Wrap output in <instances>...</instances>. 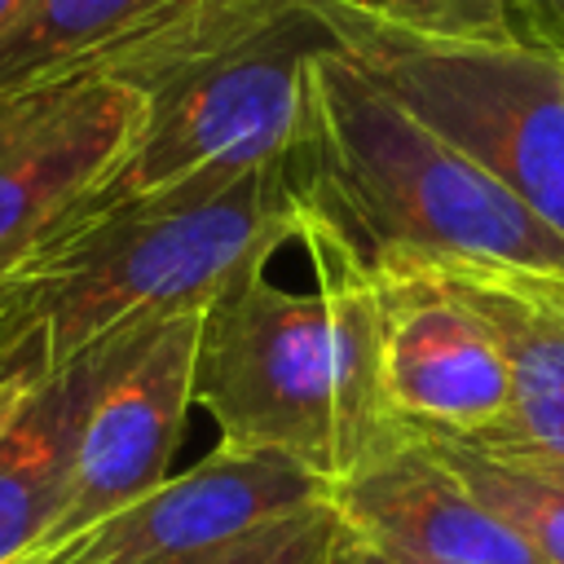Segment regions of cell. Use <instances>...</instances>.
<instances>
[{
    "label": "cell",
    "instance_id": "obj_20",
    "mask_svg": "<svg viewBox=\"0 0 564 564\" xmlns=\"http://www.w3.org/2000/svg\"><path fill=\"white\" fill-rule=\"evenodd\" d=\"M22 4H26V0H0V31L22 13Z\"/></svg>",
    "mask_w": 564,
    "mask_h": 564
},
{
    "label": "cell",
    "instance_id": "obj_15",
    "mask_svg": "<svg viewBox=\"0 0 564 564\" xmlns=\"http://www.w3.org/2000/svg\"><path fill=\"white\" fill-rule=\"evenodd\" d=\"M339 542V516L326 502L304 507L295 516H282L256 533H242L234 542H220L203 555H189L181 564H326Z\"/></svg>",
    "mask_w": 564,
    "mask_h": 564
},
{
    "label": "cell",
    "instance_id": "obj_2",
    "mask_svg": "<svg viewBox=\"0 0 564 564\" xmlns=\"http://www.w3.org/2000/svg\"><path fill=\"white\" fill-rule=\"evenodd\" d=\"M300 242L313 256V291L278 286L260 264L203 304L194 405L220 441L282 454L335 485L379 454L397 423L379 392V313L361 256L313 207Z\"/></svg>",
    "mask_w": 564,
    "mask_h": 564
},
{
    "label": "cell",
    "instance_id": "obj_1",
    "mask_svg": "<svg viewBox=\"0 0 564 564\" xmlns=\"http://www.w3.org/2000/svg\"><path fill=\"white\" fill-rule=\"evenodd\" d=\"M295 154L101 203L0 273V375L40 379L110 330L203 308L304 229Z\"/></svg>",
    "mask_w": 564,
    "mask_h": 564
},
{
    "label": "cell",
    "instance_id": "obj_21",
    "mask_svg": "<svg viewBox=\"0 0 564 564\" xmlns=\"http://www.w3.org/2000/svg\"><path fill=\"white\" fill-rule=\"evenodd\" d=\"M44 555H48V551H44ZM48 564H57V560H53V555H48Z\"/></svg>",
    "mask_w": 564,
    "mask_h": 564
},
{
    "label": "cell",
    "instance_id": "obj_13",
    "mask_svg": "<svg viewBox=\"0 0 564 564\" xmlns=\"http://www.w3.org/2000/svg\"><path fill=\"white\" fill-rule=\"evenodd\" d=\"M189 0H26L0 31V93L93 70Z\"/></svg>",
    "mask_w": 564,
    "mask_h": 564
},
{
    "label": "cell",
    "instance_id": "obj_14",
    "mask_svg": "<svg viewBox=\"0 0 564 564\" xmlns=\"http://www.w3.org/2000/svg\"><path fill=\"white\" fill-rule=\"evenodd\" d=\"M414 436L498 520H507L542 555V564H564V463L524 449L458 441V436H423V432Z\"/></svg>",
    "mask_w": 564,
    "mask_h": 564
},
{
    "label": "cell",
    "instance_id": "obj_6",
    "mask_svg": "<svg viewBox=\"0 0 564 564\" xmlns=\"http://www.w3.org/2000/svg\"><path fill=\"white\" fill-rule=\"evenodd\" d=\"M137 123L141 97L101 70L0 93V273L97 198Z\"/></svg>",
    "mask_w": 564,
    "mask_h": 564
},
{
    "label": "cell",
    "instance_id": "obj_9",
    "mask_svg": "<svg viewBox=\"0 0 564 564\" xmlns=\"http://www.w3.org/2000/svg\"><path fill=\"white\" fill-rule=\"evenodd\" d=\"M326 498L330 485L300 463L216 441L194 467L48 555L57 564H181Z\"/></svg>",
    "mask_w": 564,
    "mask_h": 564
},
{
    "label": "cell",
    "instance_id": "obj_3",
    "mask_svg": "<svg viewBox=\"0 0 564 564\" xmlns=\"http://www.w3.org/2000/svg\"><path fill=\"white\" fill-rule=\"evenodd\" d=\"M330 44L313 0H189L101 57L93 70L141 97V123L88 207L291 159L308 119V66Z\"/></svg>",
    "mask_w": 564,
    "mask_h": 564
},
{
    "label": "cell",
    "instance_id": "obj_11",
    "mask_svg": "<svg viewBox=\"0 0 564 564\" xmlns=\"http://www.w3.org/2000/svg\"><path fill=\"white\" fill-rule=\"evenodd\" d=\"M150 326L154 322L110 330L70 361L31 379L22 392L13 419L0 432V564H22L53 538L70 489L79 427L106 383L132 361Z\"/></svg>",
    "mask_w": 564,
    "mask_h": 564
},
{
    "label": "cell",
    "instance_id": "obj_7",
    "mask_svg": "<svg viewBox=\"0 0 564 564\" xmlns=\"http://www.w3.org/2000/svg\"><path fill=\"white\" fill-rule=\"evenodd\" d=\"M366 273L379 313V392L392 423L423 436H498L511 419V370L480 317L410 264H366Z\"/></svg>",
    "mask_w": 564,
    "mask_h": 564
},
{
    "label": "cell",
    "instance_id": "obj_18",
    "mask_svg": "<svg viewBox=\"0 0 564 564\" xmlns=\"http://www.w3.org/2000/svg\"><path fill=\"white\" fill-rule=\"evenodd\" d=\"M326 564H397V560H388V555H379V551H370V546H361V542L339 533V542H335Z\"/></svg>",
    "mask_w": 564,
    "mask_h": 564
},
{
    "label": "cell",
    "instance_id": "obj_10",
    "mask_svg": "<svg viewBox=\"0 0 564 564\" xmlns=\"http://www.w3.org/2000/svg\"><path fill=\"white\" fill-rule=\"evenodd\" d=\"M339 533L397 564H542L414 432L397 427L352 476L330 485Z\"/></svg>",
    "mask_w": 564,
    "mask_h": 564
},
{
    "label": "cell",
    "instance_id": "obj_19",
    "mask_svg": "<svg viewBox=\"0 0 564 564\" xmlns=\"http://www.w3.org/2000/svg\"><path fill=\"white\" fill-rule=\"evenodd\" d=\"M26 388H31L26 379H4V375H0V432H4V423L13 419V410H18V401H22Z\"/></svg>",
    "mask_w": 564,
    "mask_h": 564
},
{
    "label": "cell",
    "instance_id": "obj_12",
    "mask_svg": "<svg viewBox=\"0 0 564 564\" xmlns=\"http://www.w3.org/2000/svg\"><path fill=\"white\" fill-rule=\"evenodd\" d=\"M383 264V260H379ZM467 304L511 370V419L480 445L564 463V269L410 264Z\"/></svg>",
    "mask_w": 564,
    "mask_h": 564
},
{
    "label": "cell",
    "instance_id": "obj_16",
    "mask_svg": "<svg viewBox=\"0 0 564 564\" xmlns=\"http://www.w3.org/2000/svg\"><path fill=\"white\" fill-rule=\"evenodd\" d=\"M397 26L445 35V40H524V4L520 0H366Z\"/></svg>",
    "mask_w": 564,
    "mask_h": 564
},
{
    "label": "cell",
    "instance_id": "obj_17",
    "mask_svg": "<svg viewBox=\"0 0 564 564\" xmlns=\"http://www.w3.org/2000/svg\"><path fill=\"white\" fill-rule=\"evenodd\" d=\"M520 4H524L529 44L564 57V0H520Z\"/></svg>",
    "mask_w": 564,
    "mask_h": 564
},
{
    "label": "cell",
    "instance_id": "obj_5",
    "mask_svg": "<svg viewBox=\"0 0 564 564\" xmlns=\"http://www.w3.org/2000/svg\"><path fill=\"white\" fill-rule=\"evenodd\" d=\"M335 48L441 141L564 234V57L524 40H445L366 0H313Z\"/></svg>",
    "mask_w": 564,
    "mask_h": 564
},
{
    "label": "cell",
    "instance_id": "obj_4",
    "mask_svg": "<svg viewBox=\"0 0 564 564\" xmlns=\"http://www.w3.org/2000/svg\"><path fill=\"white\" fill-rule=\"evenodd\" d=\"M295 176L308 207L366 264L564 269V234L370 84L335 44L308 66Z\"/></svg>",
    "mask_w": 564,
    "mask_h": 564
},
{
    "label": "cell",
    "instance_id": "obj_8",
    "mask_svg": "<svg viewBox=\"0 0 564 564\" xmlns=\"http://www.w3.org/2000/svg\"><path fill=\"white\" fill-rule=\"evenodd\" d=\"M198 317L203 308L154 322L132 361L93 401L75 441L66 507L44 551L75 542L172 476V454L194 410Z\"/></svg>",
    "mask_w": 564,
    "mask_h": 564
}]
</instances>
